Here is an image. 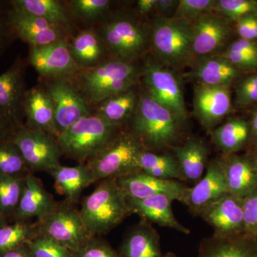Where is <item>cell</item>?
Returning <instances> with one entry per match:
<instances>
[{
    "label": "cell",
    "mask_w": 257,
    "mask_h": 257,
    "mask_svg": "<svg viewBox=\"0 0 257 257\" xmlns=\"http://www.w3.org/2000/svg\"><path fill=\"white\" fill-rule=\"evenodd\" d=\"M130 121V131L150 152L176 146L183 130L184 122L147 92L140 93L138 106Z\"/></svg>",
    "instance_id": "obj_1"
},
{
    "label": "cell",
    "mask_w": 257,
    "mask_h": 257,
    "mask_svg": "<svg viewBox=\"0 0 257 257\" xmlns=\"http://www.w3.org/2000/svg\"><path fill=\"white\" fill-rule=\"evenodd\" d=\"M140 75L142 69L134 62L111 57L92 68L80 69L69 80L89 105H97L109 96L137 85Z\"/></svg>",
    "instance_id": "obj_2"
},
{
    "label": "cell",
    "mask_w": 257,
    "mask_h": 257,
    "mask_svg": "<svg viewBox=\"0 0 257 257\" xmlns=\"http://www.w3.org/2000/svg\"><path fill=\"white\" fill-rule=\"evenodd\" d=\"M79 211L93 236L108 234L133 214L116 178L99 181L92 194L83 199Z\"/></svg>",
    "instance_id": "obj_3"
},
{
    "label": "cell",
    "mask_w": 257,
    "mask_h": 257,
    "mask_svg": "<svg viewBox=\"0 0 257 257\" xmlns=\"http://www.w3.org/2000/svg\"><path fill=\"white\" fill-rule=\"evenodd\" d=\"M121 127L92 113L83 116L57 138L62 155L87 163L114 138Z\"/></svg>",
    "instance_id": "obj_4"
},
{
    "label": "cell",
    "mask_w": 257,
    "mask_h": 257,
    "mask_svg": "<svg viewBox=\"0 0 257 257\" xmlns=\"http://www.w3.org/2000/svg\"><path fill=\"white\" fill-rule=\"evenodd\" d=\"M151 45L157 61L172 68L194 62L192 22L158 16L150 26Z\"/></svg>",
    "instance_id": "obj_5"
},
{
    "label": "cell",
    "mask_w": 257,
    "mask_h": 257,
    "mask_svg": "<svg viewBox=\"0 0 257 257\" xmlns=\"http://www.w3.org/2000/svg\"><path fill=\"white\" fill-rule=\"evenodd\" d=\"M97 32L109 53L116 60L134 62L151 45L150 28L130 15H115Z\"/></svg>",
    "instance_id": "obj_6"
},
{
    "label": "cell",
    "mask_w": 257,
    "mask_h": 257,
    "mask_svg": "<svg viewBox=\"0 0 257 257\" xmlns=\"http://www.w3.org/2000/svg\"><path fill=\"white\" fill-rule=\"evenodd\" d=\"M140 140L130 130H119L97 155L87 162L95 182L118 178L138 168V159L145 151Z\"/></svg>",
    "instance_id": "obj_7"
},
{
    "label": "cell",
    "mask_w": 257,
    "mask_h": 257,
    "mask_svg": "<svg viewBox=\"0 0 257 257\" xmlns=\"http://www.w3.org/2000/svg\"><path fill=\"white\" fill-rule=\"evenodd\" d=\"M39 233L55 240L74 253L82 248L93 236L88 231L80 211L74 204L64 200L37 220Z\"/></svg>",
    "instance_id": "obj_8"
},
{
    "label": "cell",
    "mask_w": 257,
    "mask_h": 257,
    "mask_svg": "<svg viewBox=\"0 0 257 257\" xmlns=\"http://www.w3.org/2000/svg\"><path fill=\"white\" fill-rule=\"evenodd\" d=\"M142 75L147 94L184 123L188 115L180 82L175 72L159 61L148 58L142 69Z\"/></svg>",
    "instance_id": "obj_9"
},
{
    "label": "cell",
    "mask_w": 257,
    "mask_h": 257,
    "mask_svg": "<svg viewBox=\"0 0 257 257\" xmlns=\"http://www.w3.org/2000/svg\"><path fill=\"white\" fill-rule=\"evenodd\" d=\"M32 172L53 170L61 165L62 154L57 138L52 134L23 125L13 138Z\"/></svg>",
    "instance_id": "obj_10"
},
{
    "label": "cell",
    "mask_w": 257,
    "mask_h": 257,
    "mask_svg": "<svg viewBox=\"0 0 257 257\" xmlns=\"http://www.w3.org/2000/svg\"><path fill=\"white\" fill-rule=\"evenodd\" d=\"M45 83L53 104L59 135L83 116L92 114L87 101L69 79H52Z\"/></svg>",
    "instance_id": "obj_11"
},
{
    "label": "cell",
    "mask_w": 257,
    "mask_h": 257,
    "mask_svg": "<svg viewBox=\"0 0 257 257\" xmlns=\"http://www.w3.org/2000/svg\"><path fill=\"white\" fill-rule=\"evenodd\" d=\"M28 62L45 80L70 79L80 70L71 55L68 40L30 47Z\"/></svg>",
    "instance_id": "obj_12"
},
{
    "label": "cell",
    "mask_w": 257,
    "mask_h": 257,
    "mask_svg": "<svg viewBox=\"0 0 257 257\" xmlns=\"http://www.w3.org/2000/svg\"><path fill=\"white\" fill-rule=\"evenodd\" d=\"M26 61L18 57L0 75V118L18 128L24 123L23 104L26 89Z\"/></svg>",
    "instance_id": "obj_13"
},
{
    "label": "cell",
    "mask_w": 257,
    "mask_h": 257,
    "mask_svg": "<svg viewBox=\"0 0 257 257\" xmlns=\"http://www.w3.org/2000/svg\"><path fill=\"white\" fill-rule=\"evenodd\" d=\"M231 88L197 84L194 87L193 107L199 122L212 131L234 109Z\"/></svg>",
    "instance_id": "obj_14"
},
{
    "label": "cell",
    "mask_w": 257,
    "mask_h": 257,
    "mask_svg": "<svg viewBox=\"0 0 257 257\" xmlns=\"http://www.w3.org/2000/svg\"><path fill=\"white\" fill-rule=\"evenodd\" d=\"M192 25L194 61L221 53L232 32L231 21L216 13L202 15L192 22Z\"/></svg>",
    "instance_id": "obj_15"
},
{
    "label": "cell",
    "mask_w": 257,
    "mask_h": 257,
    "mask_svg": "<svg viewBox=\"0 0 257 257\" xmlns=\"http://www.w3.org/2000/svg\"><path fill=\"white\" fill-rule=\"evenodd\" d=\"M196 216L211 226L213 234L216 236H231L244 232L243 199L229 193L202 208Z\"/></svg>",
    "instance_id": "obj_16"
},
{
    "label": "cell",
    "mask_w": 257,
    "mask_h": 257,
    "mask_svg": "<svg viewBox=\"0 0 257 257\" xmlns=\"http://www.w3.org/2000/svg\"><path fill=\"white\" fill-rule=\"evenodd\" d=\"M10 20L17 38L29 45L40 47L67 40L68 30L57 26L44 19L13 8Z\"/></svg>",
    "instance_id": "obj_17"
},
{
    "label": "cell",
    "mask_w": 257,
    "mask_h": 257,
    "mask_svg": "<svg viewBox=\"0 0 257 257\" xmlns=\"http://www.w3.org/2000/svg\"><path fill=\"white\" fill-rule=\"evenodd\" d=\"M116 181L126 197L136 199L165 194L182 203L187 189L181 182L157 178L141 170L118 177Z\"/></svg>",
    "instance_id": "obj_18"
},
{
    "label": "cell",
    "mask_w": 257,
    "mask_h": 257,
    "mask_svg": "<svg viewBox=\"0 0 257 257\" xmlns=\"http://www.w3.org/2000/svg\"><path fill=\"white\" fill-rule=\"evenodd\" d=\"M229 193L219 158L208 162L205 175L192 187H187L182 204L197 215L202 208Z\"/></svg>",
    "instance_id": "obj_19"
},
{
    "label": "cell",
    "mask_w": 257,
    "mask_h": 257,
    "mask_svg": "<svg viewBox=\"0 0 257 257\" xmlns=\"http://www.w3.org/2000/svg\"><path fill=\"white\" fill-rule=\"evenodd\" d=\"M219 160L229 194L243 199L257 188V162L252 155H222Z\"/></svg>",
    "instance_id": "obj_20"
},
{
    "label": "cell",
    "mask_w": 257,
    "mask_h": 257,
    "mask_svg": "<svg viewBox=\"0 0 257 257\" xmlns=\"http://www.w3.org/2000/svg\"><path fill=\"white\" fill-rule=\"evenodd\" d=\"M191 77L197 84L231 88L244 74L221 55L195 59Z\"/></svg>",
    "instance_id": "obj_21"
},
{
    "label": "cell",
    "mask_w": 257,
    "mask_h": 257,
    "mask_svg": "<svg viewBox=\"0 0 257 257\" xmlns=\"http://www.w3.org/2000/svg\"><path fill=\"white\" fill-rule=\"evenodd\" d=\"M23 112L24 118L26 119L25 126L47 132L58 138L53 104L43 84H38L27 90Z\"/></svg>",
    "instance_id": "obj_22"
},
{
    "label": "cell",
    "mask_w": 257,
    "mask_h": 257,
    "mask_svg": "<svg viewBox=\"0 0 257 257\" xmlns=\"http://www.w3.org/2000/svg\"><path fill=\"white\" fill-rule=\"evenodd\" d=\"M126 199L133 214H138L143 220L176 230L182 234H190V229L175 217L172 210V203L175 200L172 197L160 194L143 199L127 197Z\"/></svg>",
    "instance_id": "obj_23"
},
{
    "label": "cell",
    "mask_w": 257,
    "mask_h": 257,
    "mask_svg": "<svg viewBox=\"0 0 257 257\" xmlns=\"http://www.w3.org/2000/svg\"><path fill=\"white\" fill-rule=\"evenodd\" d=\"M121 257H165L161 239L152 223L142 219L126 231L117 250Z\"/></svg>",
    "instance_id": "obj_24"
},
{
    "label": "cell",
    "mask_w": 257,
    "mask_h": 257,
    "mask_svg": "<svg viewBox=\"0 0 257 257\" xmlns=\"http://www.w3.org/2000/svg\"><path fill=\"white\" fill-rule=\"evenodd\" d=\"M197 257H257V236L245 232L231 236L212 234L201 241Z\"/></svg>",
    "instance_id": "obj_25"
},
{
    "label": "cell",
    "mask_w": 257,
    "mask_h": 257,
    "mask_svg": "<svg viewBox=\"0 0 257 257\" xmlns=\"http://www.w3.org/2000/svg\"><path fill=\"white\" fill-rule=\"evenodd\" d=\"M55 204L52 194L47 192L40 179L30 174L25 178L23 194L12 222L38 220L48 214Z\"/></svg>",
    "instance_id": "obj_26"
},
{
    "label": "cell",
    "mask_w": 257,
    "mask_h": 257,
    "mask_svg": "<svg viewBox=\"0 0 257 257\" xmlns=\"http://www.w3.org/2000/svg\"><path fill=\"white\" fill-rule=\"evenodd\" d=\"M48 172L54 179L56 190L65 197L66 201L74 204L78 202L83 191L95 182L87 163L74 167L61 165Z\"/></svg>",
    "instance_id": "obj_27"
},
{
    "label": "cell",
    "mask_w": 257,
    "mask_h": 257,
    "mask_svg": "<svg viewBox=\"0 0 257 257\" xmlns=\"http://www.w3.org/2000/svg\"><path fill=\"white\" fill-rule=\"evenodd\" d=\"M180 167L185 182L197 183L203 177L208 165L209 150L202 139L192 137L182 145L171 147Z\"/></svg>",
    "instance_id": "obj_28"
},
{
    "label": "cell",
    "mask_w": 257,
    "mask_h": 257,
    "mask_svg": "<svg viewBox=\"0 0 257 257\" xmlns=\"http://www.w3.org/2000/svg\"><path fill=\"white\" fill-rule=\"evenodd\" d=\"M68 45L72 58L79 69L92 68L107 60L106 55L109 52L97 30L94 29L79 32L68 42Z\"/></svg>",
    "instance_id": "obj_29"
},
{
    "label": "cell",
    "mask_w": 257,
    "mask_h": 257,
    "mask_svg": "<svg viewBox=\"0 0 257 257\" xmlns=\"http://www.w3.org/2000/svg\"><path fill=\"white\" fill-rule=\"evenodd\" d=\"M250 135L249 120L241 116H231L214 128L211 137L222 155H228L248 149Z\"/></svg>",
    "instance_id": "obj_30"
},
{
    "label": "cell",
    "mask_w": 257,
    "mask_h": 257,
    "mask_svg": "<svg viewBox=\"0 0 257 257\" xmlns=\"http://www.w3.org/2000/svg\"><path fill=\"white\" fill-rule=\"evenodd\" d=\"M140 93L136 85L101 101L96 105L94 113L110 124L121 127L130 121L138 106Z\"/></svg>",
    "instance_id": "obj_31"
},
{
    "label": "cell",
    "mask_w": 257,
    "mask_h": 257,
    "mask_svg": "<svg viewBox=\"0 0 257 257\" xmlns=\"http://www.w3.org/2000/svg\"><path fill=\"white\" fill-rule=\"evenodd\" d=\"M15 9L44 19L57 26L70 30L71 19L63 3L57 0H11Z\"/></svg>",
    "instance_id": "obj_32"
},
{
    "label": "cell",
    "mask_w": 257,
    "mask_h": 257,
    "mask_svg": "<svg viewBox=\"0 0 257 257\" xmlns=\"http://www.w3.org/2000/svg\"><path fill=\"white\" fill-rule=\"evenodd\" d=\"M138 168L157 178L185 182L174 154H158L145 150L139 157Z\"/></svg>",
    "instance_id": "obj_33"
},
{
    "label": "cell",
    "mask_w": 257,
    "mask_h": 257,
    "mask_svg": "<svg viewBox=\"0 0 257 257\" xmlns=\"http://www.w3.org/2000/svg\"><path fill=\"white\" fill-rule=\"evenodd\" d=\"M39 234L37 221L8 223L0 228V253L28 244Z\"/></svg>",
    "instance_id": "obj_34"
},
{
    "label": "cell",
    "mask_w": 257,
    "mask_h": 257,
    "mask_svg": "<svg viewBox=\"0 0 257 257\" xmlns=\"http://www.w3.org/2000/svg\"><path fill=\"white\" fill-rule=\"evenodd\" d=\"M219 55L244 74L257 71V42L239 38L226 46Z\"/></svg>",
    "instance_id": "obj_35"
},
{
    "label": "cell",
    "mask_w": 257,
    "mask_h": 257,
    "mask_svg": "<svg viewBox=\"0 0 257 257\" xmlns=\"http://www.w3.org/2000/svg\"><path fill=\"white\" fill-rule=\"evenodd\" d=\"M26 177L0 175V214L8 221L13 220L14 217Z\"/></svg>",
    "instance_id": "obj_36"
},
{
    "label": "cell",
    "mask_w": 257,
    "mask_h": 257,
    "mask_svg": "<svg viewBox=\"0 0 257 257\" xmlns=\"http://www.w3.org/2000/svg\"><path fill=\"white\" fill-rule=\"evenodd\" d=\"M32 173L13 140L0 143V175L26 177Z\"/></svg>",
    "instance_id": "obj_37"
},
{
    "label": "cell",
    "mask_w": 257,
    "mask_h": 257,
    "mask_svg": "<svg viewBox=\"0 0 257 257\" xmlns=\"http://www.w3.org/2000/svg\"><path fill=\"white\" fill-rule=\"evenodd\" d=\"M213 12L231 22L257 17L256 0H216Z\"/></svg>",
    "instance_id": "obj_38"
},
{
    "label": "cell",
    "mask_w": 257,
    "mask_h": 257,
    "mask_svg": "<svg viewBox=\"0 0 257 257\" xmlns=\"http://www.w3.org/2000/svg\"><path fill=\"white\" fill-rule=\"evenodd\" d=\"M111 3L109 0H71L68 5L69 12L75 18L93 21L106 17Z\"/></svg>",
    "instance_id": "obj_39"
},
{
    "label": "cell",
    "mask_w": 257,
    "mask_h": 257,
    "mask_svg": "<svg viewBox=\"0 0 257 257\" xmlns=\"http://www.w3.org/2000/svg\"><path fill=\"white\" fill-rule=\"evenodd\" d=\"M234 85L235 108L244 109L257 105V71L243 74Z\"/></svg>",
    "instance_id": "obj_40"
},
{
    "label": "cell",
    "mask_w": 257,
    "mask_h": 257,
    "mask_svg": "<svg viewBox=\"0 0 257 257\" xmlns=\"http://www.w3.org/2000/svg\"><path fill=\"white\" fill-rule=\"evenodd\" d=\"M27 245L33 257H74L72 251L45 235H37Z\"/></svg>",
    "instance_id": "obj_41"
},
{
    "label": "cell",
    "mask_w": 257,
    "mask_h": 257,
    "mask_svg": "<svg viewBox=\"0 0 257 257\" xmlns=\"http://www.w3.org/2000/svg\"><path fill=\"white\" fill-rule=\"evenodd\" d=\"M216 0H179L172 18L194 22L206 13H212Z\"/></svg>",
    "instance_id": "obj_42"
},
{
    "label": "cell",
    "mask_w": 257,
    "mask_h": 257,
    "mask_svg": "<svg viewBox=\"0 0 257 257\" xmlns=\"http://www.w3.org/2000/svg\"><path fill=\"white\" fill-rule=\"evenodd\" d=\"M10 11V1L0 0V56L18 39L12 26Z\"/></svg>",
    "instance_id": "obj_43"
},
{
    "label": "cell",
    "mask_w": 257,
    "mask_h": 257,
    "mask_svg": "<svg viewBox=\"0 0 257 257\" xmlns=\"http://www.w3.org/2000/svg\"><path fill=\"white\" fill-rule=\"evenodd\" d=\"M74 257H121L110 244L99 236H93L82 248L74 253Z\"/></svg>",
    "instance_id": "obj_44"
},
{
    "label": "cell",
    "mask_w": 257,
    "mask_h": 257,
    "mask_svg": "<svg viewBox=\"0 0 257 257\" xmlns=\"http://www.w3.org/2000/svg\"><path fill=\"white\" fill-rule=\"evenodd\" d=\"M243 230L257 236V188L243 199Z\"/></svg>",
    "instance_id": "obj_45"
},
{
    "label": "cell",
    "mask_w": 257,
    "mask_h": 257,
    "mask_svg": "<svg viewBox=\"0 0 257 257\" xmlns=\"http://www.w3.org/2000/svg\"><path fill=\"white\" fill-rule=\"evenodd\" d=\"M235 30L239 38L257 41V17H248L236 22Z\"/></svg>",
    "instance_id": "obj_46"
},
{
    "label": "cell",
    "mask_w": 257,
    "mask_h": 257,
    "mask_svg": "<svg viewBox=\"0 0 257 257\" xmlns=\"http://www.w3.org/2000/svg\"><path fill=\"white\" fill-rule=\"evenodd\" d=\"M18 128L0 118V143L13 140Z\"/></svg>",
    "instance_id": "obj_47"
},
{
    "label": "cell",
    "mask_w": 257,
    "mask_h": 257,
    "mask_svg": "<svg viewBox=\"0 0 257 257\" xmlns=\"http://www.w3.org/2000/svg\"><path fill=\"white\" fill-rule=\"evenodd\" d=\"M179 4V0H157L155 10L159 14H168L172 10L175 13L176 8Z\"/></svg>",
    "instance_id": "obj_48"
},
{
    "label": "cell",
    "mask_w": 257,
    "mask_h": 257,
    "mask_svg": "<svg viewBox=\"0 0 257 257\" xmlns=\"http://www.w3.org/2000/svg\"><path fill=\"white\" fill-rule=\"evenodd\" d=\"M250 124V145L249 147L257 144V105L253 106L251 118L249 119Z\"/></svg>",
    "instance_id": "obj_49"
},
{
    "label": "cell",
    "mask_w": 257,
    "mask_h": 257,
    "mask_svg": "<svg viewBox=\"0 0 257 257\" xmlns=\"http://www.w3.org/2000/svg\"><path fill=\"white\" fill-rule=\"evenodd\" d=\"M0 257H33V256L28 245H24L6 252L0 253Z\"/></svg>",
    "instance_id": "obj_50"
},
{
    "label": "cell",
    "mask_w": 257,
    "mask_h": 257,
    "mask_svg": "<svg viewBox=\"0 0 257 257\" xmlns=\"http://www.w3.org/2000/svg\"><path fill=\"white\" fill-rule=\"evenodd\" d=\"M157 0H138L137 2L138 11L142 15H146L155 10Z\"/></svg>",
    "instance_id": "obj_51"
},
{
    "label": "cell",
    "mask_w": 257,
    "mask_h": 257,
    "mask_svg": "<svg viewBox=\"0 0 257 257\" xmlns=\"http://www.w3.org/2000/svg\"><path fill=\"white\" fill-rule=\"evenodd\" d=\"M248 154L252 155L253 158L256 160L257 162V144L256 145H253V146L248 147L247 149V152Z\"/></svg>",
    "instance_id": "obj_52"
},
{
    "label": "cell",
    "mask_w": 257,
    "mask_h": 257,
    "mask_svg": "<svg viewBox=\"0 0 257 257\" xmlns=\"http://www.w3.org/2000/svg\"><path fill=\"white\" fill-rule=\"evenodd\" d=\"M8 221L7 220L6 218L4 217L1 214H0V228L4 226L5 225L8 224Z\"/></svg>",
    "instance_id": "obj_53"
},
{
    "label": "cell",
    "mask_w": 257,
    "mask_h": 257,
    "mask_svg": "<svg viewBox=\"0 0 257 257\" xmlns=\"http://www.w3.org/2000/svg\"><path fill=\"white\" fill-rule=\"evenodd\" d=\"M165 257H179L177 256V254H175V253L173 252H167L165 253Z\"/></svg>",
    "instance_id": "obj_54"
},
{
    "label": "cell",
    "mask_w": 257,
    "mask_h": 257,
    "mask_svg": "<svg viewBox=\"0 0 257 257\" xmlns=\"http://www.w3.org/2000/svg\"><path fill=\"white\" fill-rule=\"evenodd\" d=\"M257 42V41H256Z\"/></svg>",
    "instance_id": "obj_55"
}]
</instances>
